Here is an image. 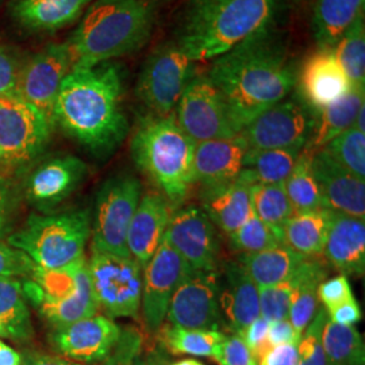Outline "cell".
Returning <instances> with one entry per match:
<instances>
[{
	"label": "cell",
	"instance_id": "9f6ffc18",
	"mask_svg": "<svg viewBox=\"0 0 365 365\" xmlns=\"http://www.w3.org/2000/svg\"><path fill=\"white\" fill-rule=\"evenodd\" d=\"M145 361H146V365H170V360L163 348H156V349L150 351L149 354L145 357Z\"/></svg>",
	"mask_w": 365,
	"mask_h": 365
},
{
	"label": "cell",
	"instance_id": "681fc988",
	"mask_svg": "<svg viewBox=\"0 0 365 365\" xmlns=\"http://www.w3.org/2000/svg\"><path fill=\"white\" fill-rule=\"evenodd\" d=\"M302 339V333L292 327V324L287 319H280L269 322L268 327V344L271 346L276 345H298Z\"/></svg>",
	"mask_w": 365,
	"mask_h": 365
},
{
	"label": "cell",
	"instance_id": "11a10c76",
	"mask_svg": "<svg viewBox=\"0 0 365 365\" xmlns=\"http://www.w3.org/2000/svg\"><path fill=\"white\" fill-rule=\"evenodd\" d=\"M0 365H22V354L0 339Z\"/></svg>",
	"mask_w": 365,
	"mask_h": 365
},
{
	"label": "cell",
	"instance_id": "db71d44e",
	"mask_svg": "<svg viewBox=\"0 0 365 365\" xmlns=\"http://www.w3.org/2000/svg\"><path fill=\"white\" fill-rule=\"evenodd\" d=\"M22 365H83L72 360L61 359L53 354L39 352H26L22 356Z\"/></svg>",
	"mask_w": 365,
	"mask_h": 365
},
{
	"label": "cell",
	"instance_id": "44dd1931",
	"mask_svg": "<svg viewBox=\"0 0 365 365\" xmlns=\"http://www.w3.org/2000/svg\"><path fill=\"white\" fill-rule=\"evenodd\" d=\"M312 168L319 182L327 209L364 220V180L341 168L325 149L314 152Z\"/></svg>",
	"mask_w": 365,
	"mask_h": 365
},
{
	"label": "cell",
	"instance_id": "94428289",
	"mask_svg": "<svg viewBox=\"0 0 365 365\" xmlns=\"http://www.w3.org/2000/svg\"><path fill=\"white\" fill-rule=\"evenodd\" d=\"M297 1H304V0H297Z\"/></svg>",
	"mask_w": 365,
	"mask_h": 365
},
{
	"label": "cell",
	"instance_id": "8d00e7d4",
	"mask_svg": "<svg viewBox=\"0 0 365 365\" xmlns=\"http://www.w3.org/2000/svg\"><path fill=\"white\" fill-rule=\"evenodd\" d=\"M255 215L269 226L282 241L286 222L295 214L284 184H255L250 187Z\"/></svg>",
	"mask_w": 365,
	"mask_h": 365
},
{
	"label": "cell",
	"instance_id": "be15d7a7",
	"mask_svg": "<svg viewBox=\"0 0 365 365\" xmlns=\"http://www.w3.org/2000/svg\"><path fill=\"white\" fill-rule=\"evenodd\" d=\"M200 365H203V364H200Z\"/></svg>",
	"mask_w": 365,
	"mask_h": 365
},
{
	"label": "cell",
	"instance_id": "f5cc1de1",
	"mask_svg": "<svg viewBox=\"0 0 365 365\" xmlns=\"http://www.w3.org/2000/svg\"><path fill=\"white\" fill-rule=\"evenodd\" d=\"M13 209V195L9 182L0 176V235L4 232Z\"/></svg>",
	"mask_w": 365,
	"mask_h": 365
},
{
	"label": "cell",
	"instance_id": "c3c4849f",
	"mask_svg": "<svg viewBox=\"0 0 365 365\" xmlns=\"http://www.w3.org/2000/svg\"><path fill=\"white\" fill-rule=\"evenodd\" d=\"M268 327H269V321H267L260 315L257 319H255L238 334L248 346L249 351L253 353L256 361L260 360L265 352H268L272 348L267 339Z\"/></svg>",
	"mask_w": 365,
	"mask_h": 365
},
{
	"label": "cell",
	"instance_id": "91938a15",
	"mask_svg": "<svg viewBox=\"0 0 365 365\" xmlns=\"http://www.w3.org/2000/svg\"><path fill=\"white\" fill-rule=\"evenodd\" d=\"M0 337L1 339H9V333H7V330L4 329L1 324H0Z\"/></svg>",
	"mask_w": 365,
	"mask_h": 365
},
{
	"label": "cell",
	"instance_id": "4316f807",
	"mask_svg": "<svg viewBox=\"0 0 365 365\" xmlns=\"http://www.w3.org/2000/svg\"><path fill=\"white\" fill-rule=\"evenodd\" d=\"M226 286L220 294V307L237 334L260 317L259 287L241 264H229Z\"/></svg>",
	"mask_w": 365,
	"mask_h": 365
},
{
	"label": "cell",
	"instance_id": "ab89813d",
	"mask_svg": "<svg viewBox=\"0 0 365 365\" xmlns=\"http://www.w3.org/2000/svg\"><path fill=\"white\" fill-rule=\"evenodd\" d=\"M341 168L348 170L353 176L365 179V131L354 126L322 148Z\"/></svg>",
	"mask_w": 365,
	"mask_h": 365
},
{
	"label": "cell",
	"instance_id": "ba28073f",
	"mask_svg": "<svg viewBox=\"0 0 365 365\" xmlns=\"http://www.w3.org/2000/svg\"><path fill=\"white\" fill-rule=\"evenodd\" d=\"M141 194V182L131 175H117L103 182L96 197L92 252L131 257L126 238Z\"/></svg>",
	"mask_w": 365,
	"mask_h": 365
},
{
	"label": "cell",
	"instance_id": "8fae6325",
	"mask_svg": "<svg viewBox=\"0 0 365 365\" xmlns=\"http://www.w3.org/2000/svg\"><path fill=\"white\" fill-rule=\"evenodd\" d=\"M92 292L108 318H135L141 309L143 267L133 257L92 252L88 261Z\"/></svg>",
	"mask_w": 365,
	"mask_h": 365
},
{
	"label": "cell",
	"instance_id": "7bdbcfd3",
	"mask_svg": "<svg viewBox=\"0 0 365 365\" xmlns=\"http://www.w3.org/2000/svg\"><path fill=\"white\" fill-rule=\"evenodd\" d=\"M144 337L135 327H126L111 353L99 365H131L134 359L143 352Z\"/></svg>",
	"mask_w": 365,
	"mask_h": 365
},
{
	"label": "cell",
	"instance_id": "484cf974",
	"mask_svg": "<svg viewBox=\"0 0 365 365\" xmlns=\"http://www.w3.org/2000/svg\"><path fill=\"white\" fill-rule=\"evenodd\" d=\"M250 187L245 180L237 178L235 182L205 190L202 210L223 233L233 235L255 215Z\"/></svg>",
	"mask_w": 365,
	"mask_h": 365
},
{
	"label": "cell",
	"instance_id": "4fadbf2b",
	"mask_svg": "<svg viewBox=\"0 0 365 365\" xmlns=\"http://www.w3.org/2000/svg\"><path fill=\"white\" fill-rule=\"evenodd\" d=\"M72 69L71 54L64 43H51L25 57L15 93L36 107L54 129V105L61 83Z\"/></svg>",
	"mask_w": 365,
	"mask_h": 365
},
{
	"label": "cell",
	"instance_id": "7c38bea8",
	"mask_svg": "<svg viewBox=\"0 0 365 365\" xmlns=\"http://www.w3.org/2000/svg\"><path fill=\"white\" fill-rule=\"evenodd\" d=\"M176 122L195 144L232 138L241 131L235 126L221 91L207 75H195L178 103Z\"/></svg>",
	"mask_w": 365,
	"mask_h": 365
},
{
	"label": "cell",
	"instance_id": "cb8c5ba5",
	"mask_svg": "<svg viewBox=\"0 0 365 365\" xmlns=\"http://www.w3.org/2000/svg\"><path fill=\"white\" fill-rule=\"evenodd\" d=\"M172 212L167 200L158 194H146L133 215L128 230V249L143 269L164 241Z\"/></svg>",
	"mask_w": 365,
	"mask_h": 365
},
{
	"label": "cell",
	"instance_id": "9a60e30c",
	"mask_svg": "<svg viewBox=\"0 0 365 365\" xmlns=\"http://www.w3.org/2000/svg\"><path fill=\"white\" fill-rule=\"evenodd\" d=\"M194 271L165 241L161 242L143 274L141 309L149 331L155 333L163 327L175 291Z\"/></svg>",
	"mask_w": 365,
	"mask_h": 365
},
{
	"label": "cell",
	"instance_id": "ee69618b",
	"mask_svg": "<svg viewBox=\"0 0 365 365\" xmlns=\"http://www.w3.org/2000/svg\"><path fill=\"white\" fill-rule=\"evenodd\" d=\"M25 57V54L13 46L0 45V96L11 95L16 91L18 78Z\"/></svg>",
	"mask_w": 365,
	"mask_h": 365
},
{
	"label": "cell",
	"instance_id": "d6a6232c",
	"mask_svg": "<svg viewBox=\"0 0 365 365\" xmlns=\"http://www.w3.org/2000/svg\"><path fill=\"white\" fill-rule=\"evenodd\" d=\"M303 148L249 149L240 179L255 184H284L294 170Z\"/></svg>",
	"mask_w": 365,
	"mask_h": 365
},
{
	"label": "cell",
	"instance_id": "d6986e66",
	"mask_svg": "<svg viewBox=\"0 0 365 365\" xmlns=\"http://www.w3.org/2000/svg\"><path fill=\"white\" fill-rule=\"evenodd\" d=\"M297 86L302 103L317 113L352 88L333 48H318L306 57L298 69Z\"/></svg>",
	"mask_w": 365,
	"mask_h": 365
},
{
	"label": "cell",
	"instance_id": "7dc6e473",
	"mask_svg": "<svg viewBox=\"0 0 365 365\" xmlns=\"http://www.w3.org/2000/svg\"><path fill=\"white\" fill-rule=\"evenodd\" d=\"M351 298H353L352 287L345 274L325 280L318 287V299L324 303L325 310H330Z\"/></svg>",
	"mask_w": 365,
	"mask_h": 365
},
{
	"label": "cell",
	"instance_id": "2e32d148",
	"mask_svg": "<svg viewBox=\"0 0 365 365\" xmlns=\"http://www.w3.org/2000/svg\"><path fill=\"white\" fill-rule=\"evenodd\" d=\"M164 241L195 271H215L220 240L215 225L199 207L190 206L172 214Z\"/></svg>",
	"mask_w": 365,
	"mask_h": 365
},
{
	"label": "cell",
	"instance_id": "f546056e",
	"mask_svg": "<svg viewBox=\"0 0 365 365\" xmlns=\"http://www.w3.org/2000/svg\"><path fill=\"white\" fill-rule=\"evenodd\" d=\"M331 210L319 209L295 212L284 225L282 244L304 257H317L324 253Z\"/></svg>",
	"mask_w": 365,
	"mask_h": 365
},
{
	"label": "cell",
	"instance_id": "ac0fdd59",
	"mask_svg": "<svg viewBox=\"0 0 365 365\" xmlns=\"http://www.w3.org/2000/svg\"><path fill=\"white\" fill-rule=\"evenodd\" d=\"M122 329L106 317L95 314L53 333L56 349L76 363H101L114 349Z\"/></svg>",
	"mask_w": 365,
	"mask_h": 365
},
{
	"label": "cell",
	"instance_id": "f6af8a7d",
	"mask_svg": "<svg viewBox=\"0 0 365 365\" xmlns=\"http://www.w3.org/2000/svg\"><path fill=\"white\" fill-rule=\"evenodd\" d=\"M37 265L19 249L0 242V277L33 276Z\"/></svg>",
	"mask_w": 365,
	"mask_h": 365
},
{
	"label": "cell",
	"instance_id": "e575fe53",
	"mask_svg": "<svg viewBox=\"0 0 365 365\" xmlns=\"http://www.w3.org/2000/svg\"><path fill=\"white\" fill-rule=\"evenodd\" d=\"M313 150L303 146L298 161L284 182L288 199L295 212L327 209L319 182L312 168Z\"/></svg>",
	"mask_w": 365,
	"mask_h": 365
},
{
	"label": "cell",
	"instance_id": "6da1fadb",
	"mask_svg": "<svg viewBox=\"0 0 365 365\" xmlns=\"http://www.w3.org/2000/svg\"><path fill=\"white\" fill-rule=\"evenodd\" d=\"M297 75L298 68L274 27L214 58L207 72L240 131L262 111L284 101L297 86Z\"/></svg>",
	"mask_w": 365,
	"mask_h": 365
},
{
	"label": "cell",
	"instance_id": "bcb514c9",
	"mask_svg": "<svg viewBox=\"0 0 365 365\" xmlns=\"http://www.w3.org/2000/svg\"><path fill=\"white\" fill-rule=\"evenodd\" d=\"M214 360L220 365H257L253 353L238 334L225 336Z\"/></svg>",
	"mask_w": 365,
	"mask_h": 365
},
{
	"label": "cell",
	"instance_id": "680465c9",
	"mask_svg": "<svg viewBox=\"0 0 365 365\" xmlns=\"http://www.w3.org/2000/svg\"><path fill=\"white\" fill-rule=\"evenodd\" d=\"M131 365H146V361H145L144 357L140 354V356H137V357L134 359V361H133V364Z\"/></svg>",
	"mask_w": 365,
	"mask_h": 365
},
{
	"label": "cell",
	"instance_id": "277c9868",
	"mask_svg": "<svg viewBox=\"0 0 365 365\" xmlns=\"http://www.w3.org/2000/svg\"><path fill=\"white\" fill-rule=\"evenodd\" d=\"M150 0H93L66 41L73 68H90L143 49L152 37Z\"/></svg>",
	"mask_w": 365,
	"mask_h": 365
},
{
	"label": "cell",
	"instance_id": "6125c7cd",
	"mask_svg": "<svg viewBox=\"0 0 365 365\" xmlns=\"http://www.w3.org/2000/svg\"><path fill=\"white\" fill-rule=\"evenodd\" d=\"M0 165H1V163H0Z\"/></svg>",
	"mask_w": 365,
	"mask_h": 365
},
{
	"label": "cell",
	"instance_id": "5bb4252c",
	"mask_svg": "<svg viewBox=\"0 0 365 365\" xmlns=\"http://www.w3.org/2000/svg\"><path fill=\"white\" fill-rule=\"evenodd\" d=\"M313 113L299 101L288 99L269 107L242 129L249 149L303 148L314 128Z\"/></svg>",
	"mask_w": 365,
	"mask_h": 365
},
{
	"label": "cell",
	"instance_id": "f907efd6",
	"mask_svg": "<svg viewBox=\"0 0 365 365\" xmlns=\"http://www.w3.org/2000/svg\"><path fill=\"white\" fill-rule=\"evenodd\" d=\"M327 313L329 321L341 327H354L361 321V309L354 297L339 303V306L330 310H327Z\"/></svg>",
	"mask_w": 365,
	"mask_h": 365
},
{
	"label": "cell",
	"instance_id": "836d02e7",
	"mask_svg": "<svg viewBox=\"0 0 365 365\" xmlns=\"http://www.w3.org/2000/svg\"><path fill=\"white\" fill-rule=\"evenodd\" d=\"M0 324L9 339L18 342H27L34 334L24 288L14 277H0Z\"/></svg>",
	"mask_w": 365,
	"mask_h": 365
},
{
	"label": "cell",
	"instance_id": "74e56055",
	"mask_svg": "<svg viewBox=\"0 0 365 365\" xmlns=\"http://www.w3.org/2000/svg\"><path fill=\"white\" fill-rule=\"evenodd\" d=\"M322 346L329 365H365L364 339L354 327H341L327 319Z\"/></svg>",
	"mask_w": 365,
	"mask_h": 365
},
{
	"label": "cell",
	"instance_id": "60d3db41",
	"mask_svg": "<svg viewBox=\"0 0 365 365\" xmlns=\"http://www.w3.org/2000/svg\"><path fill=\"white\" fill-rule=\"evenodd\" d=\"M230 238L233 247L245 255L259 253L282 244L280 238L274 230L260 221L256 215H253L238 230H235Z\"/></svg>",
	"mask_w": 365,
	"mask_h": 365
},
{
	"label": "cell",
	"instance_id": "b9f144b4",
	"mask_svg": "<svg viewBox=\"0 0 365 365\" xmlns=\"http://www.w3.org/2000/svg\"><path fill=\"white\" fill-rule=\"evenodd\" d=\"M292 291L291 279L269 287H259L261 317L269 322L287 319Z\"/></svg>",
	"mask_w": 365,
	"mask_h": 365
},
{
	"label": "cell",
	"instance_id": "7402d4cb",
	"mask_svg": "<svg viewBox=\"0 0 365 365\" xmlns=\"http://www.w3.org/2000/svg\"><path fill=\"white\" fill-rule=\"evenodd\" d=\"M248 150L241 133L232 138L195 144L194 182L202 184L206 190L235 182L244 170V158Z\"/></svg>",
	"mask_w": 365,
	"mask_h": 365
},
{
	"label": "cell",
	"instance_id": "7a4b0ae2",
	"mask_svg": "<svg viewBox=\"0 0 365 365\" xmlns=\"http://www.w3.org/2000/svg\"><path fill=\"white\" fill-rule=\"evenodd\" d=\"M123 88L125 72L115 61L71 69L56 99L54 126L93 156H110L129 133Z\"/></svg>",
	"mask_w": 365,
	"mask_h": 365
},
{
	"label": "cell",
	"instance_id": "f35d334b",
	"mask_svg": "<svg viewBox=\"0 0 365 365\" xmlns=\"http://www.w3.org/2000/svg\"><path fill=\"white\" fill-rule=\"evenodd\" d=\"M333 49L352 88H365L364 15L356 19Z\"/></svg>",
	"mask_w": 365,
	"mask_h": 365
},
{
	"label": "cell",
	"instance_id": "4dcf8cb0",
	"mask_svg": "<svg viewBox=\"0 0 365 365\" xmlns=\"http://www.w3.org/2000/svg\"><path fill=\"white\" fill-rule=\"evenodd\" d=\"M365 0H317L313 34L318 48H334L357 18L364 15Z\"/></svg>",
	"mask_w": 365,
	"mask_h": 365
},
{
	"label": "cell",
	"instance_id": "e0dca14e",
	"mask_svg": "<svg viewBox=\"0 0 365 365\" xmlns=\"http://www.w3.org/2000/svg\"><path fill=\"white\" fill-rule=\"evenodd\" d=\"M221 284L215 271H194L175 291L167 318L172 327L217 330Z\"/></svg>",
	"mask_w": 365,
	"mask_h": 365
},
{
	"label": "cell",
	"instance_id": "9c48e42d",
	"mask_svg": "<svg viewBox=\"0 0 365 365\" xmlns=\"http://www.w3.org/2000/svg\"><path fill=\"white\" fill-rule=\"evenodd\" d=\"M53 128L36 107L16 93L0 96V163L22 170L38 158Z\"/></svg>",
	"mask_w": 365,
	"mask_h": 365
},
{
	"label": "cell",
	"instance_id": "d4e9b609",
	"mask_svg": "<svg viewBox=\"0 0 365 365\" xmlns=\"http://www.w3.org/2000/svg\"><path fill=\"white\" fill-rule=\"evenodd\" d=\"M324 255L342 274L363 276L365 269L364 220L333 211Z\"/></svg>",
	"mask_w": 365,
	"mask_h": 365
},
{
	"label": "cell",
	"instance_id": "83f0119b",
	"mask_svg": "<svg viewBox=\"0 0 365 365\" xmlns=\"http://www.w3.org/2000/svg\"><path fill=\"white\" fill-rule=\"evenodd\" d=\"M364 95L365 88H351L336 102L318 111V119H314L312 135L304 146L317 152L351 129L359 111L365 106Z\"/></svg>",
	"mask_w": 365,
	"mask_h": 365
},
{
	"label": "cell",
	"instance_id": "52a82bcc",
	"mask_svg": "<svg viewBox=\"0 0 365 365\" xmlns=\"http://www.w3.org/2000/svg\"><path fill=\"white\" fill-rule=\"evenodd\" d=\"M91 235V214L78 210L54 215L33 214L22 230L9 238L41 269H58L84 256Z\"/></svg>",
	"mask_w": 365,
	"mask_h": 365
},
{
	"label": "cell",
	"instance_id": "6f0895ef",
	"mask_svg": "<svg viewBox=\"0 0 365 365\" xmlns=\"http://www.w3.org/2000/svg\"><path fill=\"white\" fill-rule=\"evenodd\" d=\"M202 363H199L197 360L195 359H182V360H179V361H175V363H172L170 365H200Z\"/></svg>",
	"mask_w": 365,
	"mask_h": 365
},
{
	"label": "cell",
	"instance_id": "3957f363",
	"mask_svg": "<svg viewBox=\"0 0 365 365\" xmlns=\"http://www.w3.org/2000/svg\"><path fill=\"white\" fill-rule=\"evenodd\" d=\"M282 0H188L175 43L191 61H207L274 27Z\"/></svg>",
	"mask_w": 365,
	"mask_h": 365
},
{
	"label": "cell",
	"instance_id": "816d5d0a",
	"mask_svg": "<svg viewBox=\"0 0 365 365\" xmlns=\"http://www.w3.org/2000/svg\"><path fill=\"white\" fill-rule=\"evenodd\" d=\"M298 345H276L260 359V365H298Z\"/></svg>",
	"mask_w": 365,
	"mask_h": 365
},
{
	"label": "cell",
	"instance_id": "5b68a950",
	"mask_svg": "<svg viewBox=\"0 0 365 365\" xmlns=\"http://www.w3.org/2000/svg\"><path fill=\"white\" fill-rule=\"evenodd\" d=\"M195 143L180 129L172 113L145 118L131 140L135 165L172 203H182L194 184Z\"/></svg>",
	"mask_w": 365,
	"mask_h": 365
},
{
	"label": "cell",
	"instance_id": "f1b7e54d",
	"mask_svg": "<svg viewBox=\"0 0 365 365\" xmlns=\"http://www.w3.org/2000/svg\"><path fill=\"white\" fill-rule=\"evenodd\" d=\"M327 267L314 257H306L289 277L294 291L288 312V321L300 333L312 322L318 312V287L327 280Z\"/></svg>",
	"mask_w": 365,
	"mask_h": 365
},
{
	"label": "cell",
	"instance_id": "603a6c76",
	"mask_svg": "<svg viewBox=\"0 0 365 365\" xmlns=\"http://www.w3.org/2000/svg\"><path fill=\"white\" fill-rule=\"evenodd\" d=\"M93 0H10L14 25L30 34H51L75 24Z\"/></svg>",
	"mask_w": 365,
	"mask_h": 365
},
{
	"label": "cell",
	"instance_id": "e7e4bbea",
	"mask_svg": "<svg viewBox=\"0 0 365 365\" xmlns=\"http://www.w3.org/2000/svg\"><path fill=\"white\" fill-rule=\"evenodd\" d=\"M131 364H133V363H131Z\"/></svg>",
	"mask_w": 365,
	"mask_h": 365
},
{
	"label": "cell",
	"instance_id": "30bf717a",
	"mask_svg": "<svg viewBox=\"0 0 365 365\" xmlns=\"http://www.w3.org/2000/svg\"><path fill=\"white\" fill-rule=\"evenodd\" d=\"M194 76L195 63L175 42L163 43L145 60L135 92L152 115L167 117Z\"/></svg>",
	"mask_w": 365,
	"mask_h": 365
},
{
	"label": "cell",
	"instance_id": "8992f818",
	"mask_svg": "<svg viewBox=\"0 0 365 365\" xmlns=\"http://www.w3.org/2000/svg\"><path fill=\"white\" fill-rule=\"evenodd\" d=\"M22 288L25 298L31 300L54 330L92 317L99 310L92 292L86 256L58 269L37 267L31 282L22 284Z\"/></svg>",
	"mask_w": 365,
	"mask_h": 365
},
{
	"label": "cell",
	"instance_id": "ffe728a7",
	"mask_svg": "<svg viewBox=\"0 0 365 365\" xmlns=\"http://www.w3.org/2000/svg\"><path fill=\"white\" fill-rule=\"evenodd\" d=\"M87 172L86 163L78 157H49L30 172L26 182L27 197L39 209L54 207L78 188Z\"/></svg>",
	"mask_w": 365,
	"mask_h": 365
},
{
	"label": "cell",
	"instance_id": "d590c367",
	"mask_svg": "<svg viewBox=\"0 0 365 365\" xmlns=\"http://www.w3.org/2000/svg\"><path fill=\"white\" fill-rule=\"evenodd\" d=\"M158 330L161 348L173 354L215 359L225 339V334L218 330L184 329L172 325L160 327Z\"/></svg>",
	"mask_w": 365,
	"mask_h": 365
},
{
	"label": "cell",
	"instance_id": "1f68e13d",
	"mask_svg": "<svg viewBox=\"0 0 365 365\" xmlns=\"http://www.w3.org/2000/svg\"><path fill=\"white\" fill-rule=\"evenodd\" d=\"M304 256L280 244L241 257V267L257 287H269L288 280L303 261Z\"/></svg>",
	"mask_w": 365,
	"mask_h": 365
}]
</instances>
